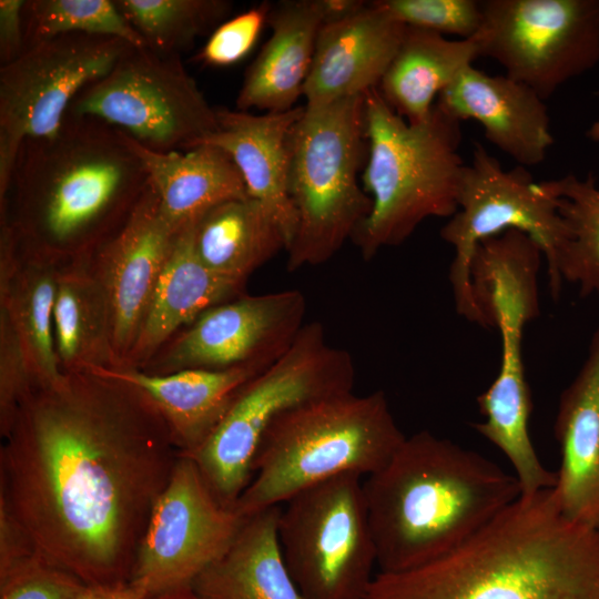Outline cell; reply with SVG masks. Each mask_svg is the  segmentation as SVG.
<instances>
[{
	"label": "cell",
	"mask_w": 599,
	"mask_h": 599,
	"mask_svg": "<svg viewBox=\"0 0 599 599\" xmlns=\"http://www.w3.org/2000/svg\"><path fill=\"white\" fill-rule=\"evenodd\" d=\"M479 58L547 100L599 63V0H484Z\"/></svg>",
	"instance_id": "cell-12"
},
{
	"label": "cell",
	"mask_w": 599,
	"mask_h": 599,
	"mask_svg": "<svg viewBox=\"0 0 599 599\" xmlns=\"http://www.w3.org/2000/svg\"><path fill=\"white\" fill-rule=\"evenodd\" d=\"M361 477L336 476L296 494L281 508L282 555L306 599H364L376 575Z\"/></svg>",
	"instance_id": "cell-10"
},
{
	"label": "cell",
	"mask_w": 599,
	"mask_h": 599,
	"mask_svg": "<svg viewBox=\"0 0 599 599\" xmlns=\"http://www.w3.org/2000/svg\"><path fill=\"white\" fill-rule=\"evenodd\" d=\"M595 94L599 95V91H597ZM587 136L595 142H599V119L591 124L587 132Z\"/></svg>",
	"instance_id": "cell-41"
},
{
	"label": "cell",
	"mask_w": 599,
	"mask_h": 599,
	"mask_svg": "<svg viewBox=\"0 0 599 599\" xmlns=\"http://www.w3.org/2000/svg\"><path fill=\"white\" fill-rule=\"evenodd\" d=\"M92 118L159 152L196 148L217 129L211 106L181 55L131 47L70 104L65 119Z\"/></svg>",
	"instance_id": "cell-9"
},
{
	"label": "cell",
	"mask_w": 599,
	"mask_h": 599,
	"mask_svg": "<svg viewBox=\"0 0 599 599\" xmlns=\"http://www.w3.org/2000/svg\"><path fill=\"white\" fill-rule=\"evenodd\" d=\"M561 465L555 490L569 519L599 529V327L555 420Z\"/></svg>",
	"instance_id": "cell-20"
},
{
	"label": "cell",
	"mask_w": 599,
	"mask_h": 599,
	"mask_svg": "<svg viewBox=\"0 0 599 599\" xmlns=\"http://www.w3.org/2000/svg\"><path fill=\"white\" fill-rule=\"evenodd\" d=\"M26 0H0L1 65L18 59L26 50L23 7Z\"/></svg>",
	"instance_id": "cell-37"
},
{
	"label": "cell",
	"mask_w": 599,
	"mask_h": 599,
	"mask_svg": "<svg viewBox=\"0 0 599 599\" xmlns=\"http://www.w3.org/2000/svg\"><path fill=\"white\" fill-rule=\"evenodd\" d=\"M405 438L382 390L351 392L291 409L265 432L252 480L233 509L246 517L336 476H369Z\"/></svg>",
	"instance_id": "cell-6"
},
{
	"label": "cell",
	"mask_w": 599,
	"mask_h": 599,
	"mask_svg": "<svg viewBox=\"0 0 599 599\" xmlns=\"http://www.w3.org/2000/svg\"><path fill=\"white\" fill-rule=\"evenodd\" d=\"M267 23L272 33L245 71L236 97L241 111L282 112L297 106L323 26L318 0L272 4Z\"/></svg>",
	"instance_id": "cell-22"
},
{
	"label": "cell",
	"mask_w": 599,
	"mask_h": 599,
	"mask_svg": "<svg viewBox=\"0 0 599 599\" xmlns=\"http://www.w3.org/2000/svg\"><path fill=\"white\" fill-rule=\"evenodd\" d=\"M363 489L380 572L444 557L521 495L515 475L428 430L406 437Z\"/></svg>",
	"instance_id": "cell-4"
},
{
	"label": "cell",
	"mask_w": 599,
	"mask_h": 599,
	"mask_svg": "<svg viewBox=\"0 0 599 599\" xmlns=\"http://www.w3.org/2000/svg\"><path fill=\"white\" fill-rule=\"evenodd\" d=\"M538 186L555 199L567 229L556 262L558 278L577 285L582 297L599 293V187L595 175L567 174L540 181Z\"/></svg>",
	"instance_id": "cell-28"
},
{
	"label": "cell",
	"mask_w": 599,
	"mask_h": 599,
	"mask_svg": "<svg viewBox=\"0 0 599 599\" xmlns=\"http://www.w3.org/2000/svg\"><path fill=\"white\" fill-rule=\"evenodd\" d=\"M281 508L246 516L229 550L194 581L192 590L202 599H306L282 555Z\"/></svg>",
	"instance_id": "cell-25"
},
{
	"label": "cell",
	"mask_w": 599,
	"mask_h": 599,
	"mask_svg": "<svg viewBox=\"0 0 599 599\" xmlns=\"http://www.w3.org/2000/svg\"><path fill=\"white\" fill-rule=\"evenodd\" d=\"M149 186L146 170L122 131L92 118L22 142L1 203L19 247L57 255L102 246Z\"/></svg>",
	"instance_id": "cell-3"
},
{
	"label": "cell",
	"mask_w": 599,
	"mask_h": 599,
	"mask_svg": "<svg viewBox=\"0 0 599 599\" xmlns=\"http://www.w3.org/2000/svg\"><path fill=\"white\" fill-rule=\"evenodd\" d=\"M75 599H149L146 593L131 581L111 586H87Z\"/></svg>",
	"instance_id": "cell-38"
},
{
	"label": "cell",
	"mask_w": 599,
	"mask_h": 599,
	"mask_svg": "<svg viewBox=\"0 0 599 599\" xmlns=\"http://www.w3.org/2000/svg\"><path fill=\"white\" fill-rule=\"evenodd\" d=\"M195 223L180 232L161 272L130 351L136 359L148 357L182 325L192 324L211 307L244 294L246 281L217 274L199 258Z\"/></svg>",
	"instance_id": "cell-23"
},
{
	"label": "cell",
	"mask_w": 599,
	"mask_h": 599,
	"mask_svg": "<svg viewBox=\"0 0 599 599\" xmlns=\"http://www.w3.org/2000/svg\"><path fill=\"white\" fill-rule=\"evenodd\" d=\"M286 247L278 222L250 196L214 206L194 226V248L202 263L236 280L246 281Z\"/></svg>",
	"instance_id": "cell-27"
},
{
	"label": "cell",
	"mask_w": 599,
	"mask_h": 599,
	"mask_svg": "<svg viewBox=\"0 0 599 599\" xmlns=\"http://www.w3.org/2000/svg\"><path fill=\"white\" fill-rule=\"evenodd\" d=\"M366 159L365 94L304 104L288 138L287 192L297 220L288 272L326 263L368 216L372 200L359 183Z\"/></svg>",
	"instance_id": "cell-7"
},
{
	"label": "cell",
	"mask_w": 599,
	"mask_h": 599,
	"mask_svg": "<svg viewBox=\"0 0 599 599\" xmlns=\"http://www.w3.org/2000/svg\"><path fill=\"white\" fill-rule=\"evenodd\" d=\"M528 234L540 246L547 264L549 290L559 298L558 252L567 236L556 201L538 186L527 167L504 170L481 143H476L458 190V209L440 230L455 256L449 268L455 306L466 319L483 325L470 285L473 253L481 241L507 230Z\"/></svg>",
	"instance_id": "cell-11"
},
{
	"label": "cell",
	"mask_w": 599,
	"mask_h": 599,
	"mask_svg": "<svg viewBox=\"0 0 599 599\" xmlns=\"http://www.w3.org/2000/svg\"><path fill=\"white\" fill-rule=\"evenodd\" d=\"M152 599H202L192 589H184L171 593H166Z\"/></svg>",
	"instance_id": "cell-40"
},
{
	"label": "cell",
	"mask_w": 599,
	"mask_h": 599,
	"mask_svg": "<svg viewBox=\"0 0 599 599\" xmlns=\"http://www.w3.org/2000/svg\"><path fill=\"white\" fill-rule=\"evenodd\" d=\"M23 29L26 50L71 33L118 38L145 47L113 0H26Z\"/></svg>",
	"instance_id": "cell-32"
},
{
	"label": "cell",
	"mask_w": 599,
	"mask_h": 599,
	"mask_svg": "<svg viewBox=\"0 0 599 599\" xmlns=\"http://www.w3.org/2000/svg\"><path fill=\"white\" fill-rule=\"evenodd\" d=\"M355 377L352 354L331 345L319 322L307 323L292 346L242 388L209 439L187 457L217 500L233 509L252 480L272 423L305 404L353 392Z\"/></svg>",
	"instance_id": "cell-8"
},
{
	"label": "cell",
	"mask_w": 599,
	"mask_h": 599,
	"mask_svg": "<svg viewBox=\"0 0 599 599\" xmlns=\"http://www.w3.org/2000/svg\"><path fill=\"white\" fill-rule=\"evenodd\" d=\"M85 587L38 550L0 571V599H75Z\"/></svg>",
	"instance_id": "cell-34"
},
{
	"label": "cell",
	"mask_w": 599,
	"mask_h": 599,
	"mask_svg": "<svg viewBox=\"0 0 599 599\" xmlns=\"http://www.w3.org/2000/svg\"><path fill=\"white\" fill-rule=\"evenodd\" d=\"M367 1L359 0H318L323 24L343 20L365 7Z\"/></svg>",
	"instance_id": "cell-39"
},
{
	"label": "cell",
	"mask_w": 599,
	"mask_h": 599,
	"mask_svg": "<svg viewBox=\"0 0 599 599\" xmlns=\"http://www.w3.org/2000/svg\"><path fill=\"white\" fill-rule=\"evenodd\" d=\"M33 263L27 272L1 296L16 322L26 345L35 383L52 385L62 379L64 372L55 349L53 309L58 290V275L44 255L32 254Z\"/></svg>",
	"instance_id": "cell-30"
},
{
	"label": "cell",
	"mask_w": 599,
	"mask_h": 599,
	"mask_svg": "<svg viewBox=\"0 0 599 599\" xmlns=\"http://www.w3.org/2000/svg\"><path fill=\"white\" fill-rule=\"evenodd\" d=\"M0 453V504L87 586L130 581L179 453L140 389L91 370L34 383Z\"/></svg>",
	"instance_id": "cell-1"
},
{
	"label": "cell",
	"mask_w": 599,
	"mask_h": 599,
	"mask_svg": "<svg viewBox=\"0 0 599 599\" xmlns=\"http://www.w3.org/2000/svg\"><path fill=\"white\" fill-rule=\"evenodd\" d=\"M479 58L475 38L449 40L439 33L407 27L378 91L410 124L427 121L438 95Z\"/></svg>",
	"instance_id": "cell-26"
},
{
	"label": "cell",
	"mask_w": 599,
	"mask_h": 599,
	"mask_svg": "<svg viewBox=\"0 0 599 599\" xmlns=\"http://www.w3.org/2000/svg\"><path fill=\"white\" fill-rule=\"evenodd\" d=\"M0 426L3 437L21 399L35 383L23 339L10 309L1 305Z\"/></svg>",
	"instance_id": "cell-35"
},
{
	"label": "cell",
	"mask_w": 599,
	"mask_h": 599,
	"mask_svg": "<svg viewBox=\"0 0 599 599\" xmlns=\"http://www.w3.org/2000/svg\"><path fill=\"white\" fill-rule=\"evenodd\" d=\"M406 26L377 1L321 27L305 82V105H325L378 88Z\"/></svg>",
	"instance_id": "cell-18"
},
{
	"label": "cell",
	"mask_w": 599,
	"mask_h": 599,
	"mask_svg": "<svg viewBox=\"0 0 599 599\" xmlns=\"http://www.w3.org/2000/svg\"><path fill=\"white\" fill-rule=\"evenodd\" d=\"M265 369L244 365L226 369L190 368L169 374L108 366L85 370L144 393L164 419L179 455L190 456L209 439L242 388Z\"/></svg>",
	"instance_id": "cell-19"
},
{
	"label": "cell",
	"mask_w": 599,
	"mask_h": 599,
	"mask_svg": "<svg viewBox=\"0 0 599 599\" xmlns=\"http://www.w3.org/2000/svg\"><path fill=\"white\" fill-rule=\"evenodd\" d=\"M110 37L62 34L28 48L0 68V199L22 142L62 125L74 98L131 48Z\"/></svg>",
	"instance_id": "cell-13"
},
{
	"label": "cell",
	"mask_w": 599,
	"mask_h": 599,
	"mask_svg": "<svg viewBox=\"0 0 599 599\" xmlns=\"http://www.w3.org/2000/svg\"><path fill=\"white\" fill-rule=\"evenodd\" d=\"M386 11L407 27L441 35L473 39L483 23L481 1L477 0H378Z\"/></svg>",
	"instance_id": "cell-33"
},
{
	"label": "cell",
	"mask_w": 599,
	"mask_h": 599,
	"mask_svg": "<svg viewBox=\"0 0 599 599\" xmlns=\"http://www.w3.org/2000/svg\"><path fill=\"white\" fill-rule=\"evenodd\" d=\"M244 519L217 500L191 457L179 455L152 509L130 581L149 599L192 589L229 550Z\"/></svg>",
	"instance_id": "cell-14"
},
{
	"label": "cell",
	"mask_w": 599,
	"mask_h": 599,
	"mask_svg": "<svg viewBox=\"0 0 599 599\" xmlns=\"http://www.w3.org/2000/svg\"><path fill=\"white\" fill-rule=\"evenodd\" d=\"M144 45L181 55L195 39L212 32L231 12L226 0H113Z\"/></svg>",
	"instance_id": "cell-31"
},
{
	"label": "cell",
	"mask_w": 599,
	"mask_h": 599,
	"mask_svg": "<svg viewBox=\"0 0 599 599\" xmlns=\"http://www.w3.org/2000/svg\"><path fill=\"white\" fill-rule=\"evenodd\" d=\"M53 326L58 359L67 372L104 366L112 354L102 284L84 274L58 277Z\"/></svg>",
	"instance_id": "cell-29"
},
{
	"label": "cell",
	"mask_w": 599,
	"mask_h": 599,
	"mask_svg": "<svg viewBox=\"0 0 599 599\" xmlns=\"http://www.w3.org/2000/svg\"><path fill=\"white\" fill-rule=\"evenodd\" d=\"M364 599H599V529L566 517L555 487L520 495L444 557L378 571Z\"/></svg>",
	"instance_id": "cell-2"
},
{
	"label": "cell",
	"mask_w": 599,
	"mask_h": 599,
	"mask_svg": "<svg viewBox=\"0 0 599 599\" xmlns=\"http://www.w3.org/2000/svg\"><path fill=\"white\" fill-rule=\"evenodd\" d=\"M303 109L304 105H297L263 114L217 109V129L199 144L217 146L231 156L247 195L275 217L286 236L287 247L297 224L287 192L288 138Z\"/></svg>",
	"instance_id": "cell-21"
},
{
	"label": "cell",
	"mask_w": 599,
	"mask_h": 599,
	"mask_svg": "<svg viewBox=\"0 0 599 599\" xmlns=\"http://www.w3.org/2000/svg\"><path fill=\"white\" fill-rule=\"evenodd\" d=\"M272 4L262 2L226 19L215 28L195 60L210 67H230L244 59L267 23Z\"/></svg>",
	"instance_id": "cell-36"
},
{
	"label": "cell",
	"mask_w": 599,
	"mask_h": 599,
	"mask_svg": "<svg viewBox=\"0 0 599 599\" xmlns=\"http://www.w3.org/2000/svg\"><path fill=\"white\" fill-rule=\"evenodd\" d=\"M435 106L457 120L481 124L486 139L525 167L540 164L554 143L545 100L506 74L466 68Z\"/></svg>",
	"instance_id": "cell-17"
},
{
	"label": "cell",
	"mask_w": 599,
	"mask_h": 599,
	"mask_svg": "<svg viewBox=\"0 0 599 599\" xmlns=\"http://www.w3.org/2000/svg\"><path fill=\"white\" fill-rule=\"evenodd\" d=\"M124 135L141 159L163 212L176 227L197 222L221 203L248 197L238 169L222 149L201 144L187 151L159 152Z\"/></svg>",
	"instance_id": "cell-24"
},
{
	"label": "cell",
	"mask_w": 599,
	"mask_h": 599,
	"mask_svg": "<svg viewBox=\"0 0 599 599\" xmlns=\"http://www.w3.org/2000/svg\"><path fill=\"white\" fill-rule=\"evenodd\" d=\"M182 230L167 219L149 181L124 225L101 246L112 354L130 353Z\"/></svg>",
	"instance_id": "cell-16"
},
{
	"label": "cell",
	"mask_w": 599,
	"mask_h": 599,
	"mask_svg": "<svg viewBox=\"0 0 599 599\" xmlns=\"http://www.w3.org/2000/svg\"><path fill=\"white\" fill-rule=\"evenodd\" d=\"M306 308L298 290L243 294L211 307L175 339L164 374L244 365L267 368L294 343Z\"/></svg>",
	"instance_id": "cell-15"
},
{
	"label": "cell",
	"mask_w": 599,
	"mask_h": 599,
	"mask_svg": "<svg viewBox=\"0 0 599 599\" xmlns=\"http://www.w3.org/2000/svg\"><path fill=\"white\" fill-rule=\"evenodd\" d=\"M367 159L362 184L372 200L368 216L351 240L364 260L404 243L428 217H451L466 163L458 150L460 122L434 106L410 124L377 88L365 93Z\"/></svg>",
	"instance_id": "cell-5"
}]
</instances>
